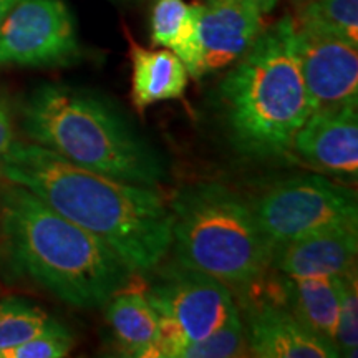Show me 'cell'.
Listing matches in <instances>:
<instances>
[{"label": "cell", "mask_w": 358, "mask_h": 358, "mask_svg": "<svg viewBox=\"0 0 358 358\" xmlns=\"http://www.w3.org/2000/svg\"><path fill=\"white\" fill-rule=\"evenodd\" d=\"M0 174L105 243L133 272L148 274L171 248L173 214L155 187L88 171L32 141H12Z\"/></svg>", "instance_id": "cell-1"}, {"label": "cell", "mask_w": 358, "mask_h": 358, "mask_svg": "<svg viewBox=\"0 0 358 358\" xmlns=\"http://www.w3.org/2000/svg\"><path fill=\"white\" fill-rule=\"evenodd\" d=\"M0 234L15 271L71 307L106 306L131 279L108 245L12 182L0 191Z\"/></svg>", "instance_id": "cell-2"}, {"label": "cell", "mask_w": 358, "mask_h": 358, "mask_svg": "<svg viewBox=\"0 0 358 358\" xmlns=\"http://www.w3.org/2000/svg\"><path fill=\"white\" fill-rule=\"evenodd\" d=\"M274 289L282 303L303 325L334 343L340 312L342 277H294L279 274Z\"/></svg>", "instance_id": "cell-14"}, {"label": "cell", "mask_w": 358, "mask_h": 358, "mask_svg": "<svg viewBox=\"0 0 358 358\" xmlns=\"http://www.w3.org/2000/svg\"><path fill=\"white\" fill-rule=\"evenodd\" d=\"M358 222L275 244L271 268L294 277L342 275L355 267Z\"/></svg>", "instance_id": "cell-13"}, {"label": "cell", "mask_w": 358, "mask_h": 358, "mask_svg": "<svg viewBox=\"0 0 358 358\" xmlns=\"http://www.w3.org/2000/svg\"><path fill=\"white\" fill-rule=\"evenodd\" d=\"M248 338L241 312L236 310L208 337L191 342L179 358H231L248 353Z\"/></svg>", "instance_id": "cell-19"}, {"label": "cell", "mask_w": 358, "mask_h": 358, "mask_svg": "<svg viewBox=\"0 0 358 358\" xmlns=\"http://www.w3.org/2000/svg\"><path fill=\"white\" fill-rule=\"evenodd\" d=\"M264 12L243 0H204L199 32L203 73H214L243 58L264 30Z\"/></svg>", "instance_id": "cell-12"}, {"label": "cell", "mask_w": 358, "mask_h": 358, "mask_svg": "<svg viewBox=\"0 0 358 358\" xmlns=\"http://www.w3.org/2000/svg\"><path fill=\"white\" fill-rule=\"evenodd\" d=\"M243 2L254 3V6H257L264 13H268V12L272 10V8L275 7L277 0H243Z\"/></svg>", "instance_id": "cell-25"}, {"label": "cell", "mask_w": 358, "mask_h": 358, "mask_svg": "<svg viewBox=\"0 0 358 358\" xmlns=\"http://www.w3.org/2000/svg\"><path fill=\"white\" fill-rule=\"evenodd\" d=\"M295 40L312 111L357 106L358 47L334 35L297 25Z\"/></svg>", "instance_id": "cell-9"}, {"label": "cell", "mask_w": 358, "mask_h": 358, "mask_svg": "<svg viewBox=\"0 0 358 358\" xmlns=\"http://www.w3.org/2000/svg\"><path fill=\"white\" fill-rule=\"evenodd\" d=\"M250 355L261 358H335L337 348L302 324L280 299H254L245 306Z\"/></svg>", "instance_id": "cell-10"}, {"label": "cell", "mask_w": 358, "mask_h": 358, "mask_svg": "<svg viewBox=\"0 0 358 358\" xmlns=\"http://www.w3.org/2000/svg\"><path fill=\"white\" fill-rule=\"evenodd\" d=\"M219 103L241 155L256 159L290 155L295 133L312 113L292 17L262 30L219 85Z\"/></svg>", "instance_id": "cell-3"}, {"label": "cell", "mask_w": 358, "mask_h": 358, "mask_svg": "<svg viewBox=\"0 0 358 358\" xmlns=\"http://www.w3.org/2000/svg\"><path fill=\"white\" fill-rule=\"evenodd\" d=\"M105 317L124 355L155 357L159 319L145 292L122 289L106 302Z\"/></svg>", "instance_id": "cell-16"}, {"label": "cell", "mask_w": 358, "mask_h": 358, "mask_svg": "<svg viewBox=\"0 0 358 358\" xmlns=\"http://www.w3.org/2000/svg\"><path fill=\"white\" fill-rule=\"evenodd\" d=\"M129 57L133 64L131 98L138 111L185 96L189 73L171 50H146L133 43Z\"/></svg>", "instance_id": "cell-15"}, {"label": "cell", "mask_w": 358, "mask_h": 358, "mask_svg": "<svg viewBox=\"0 0 358 358\" xmlns=\"http://www.w3.org/2000/svg\"><path fill=\"white\" fill-rule=\"evenodd\" d=\"M250 206L274 245L358 222L355 192L320 174H303L282 181Z\"/></svg>", "instance_id": "cell-7"}, {"label": "cell", "mask_w": 358, "mask_h": 358, "mask_svg": "<svg viewBox=\"0 0 358 358\" xmlns=\"http://www.w3.org/2000/svg\"><path fill=\"white\" fill-rule=\"evenodd\" d=\"M295 25L329 34L358 47V0H308Z\"/></svg>", "instance_id": "cell-17"}, {"label": "cell", "mask_w": 358, "mask_h": 358, "mask_svg": "<svg viewBox=\"0 0 358 358\" xmlns=\"http://www.w3.org/2000/svg\"><path fill=\"white\" fill-rule=\"evenodd\" d=\"M290 2H292L294 6L297 7V8H301L302 6H306V3L308 2V0H290Z\"/></svg>", "instance_id": "cell-26"}, {"label": "cell", "mask_w": 358, "mask_h": 358, "mask_svg": "<svg viewBox=\"0 0 358 358\" xmlns=\"http://www.w3.org/2000/svg\"><path fill=\"white\" fill-rule=\"evenodd\" d=\"M53 320L42 307L24 297L0 301V352L12 348L50 329Z\"/></svg>", "instance_id": "cell-18"}, {"label": "cell", "mask_w": 358, "mask_h": 358, "mask_svg": "<svg viewBox=\"0 0 358 358\" xmlns=\"http://www.w3.org/2000/svg\"><path fill=\"white\" fill-rule=\"evenodd\" d=\"M19 2L20 0H0V24H2L3 19H6L7 13L10 12Z\"/></svg>", "instance_id": "cell-24"}, {"label": "cell", "mask_w": 358, "mask_h": 358, "mask_svg": "<svg viewBox=\"0 0 358 358\" xmlns=\"http://www.w3.org/2000/svg\"><path fill=\"white\" fill-rule=\"evenodd\" d=\"M80 55L64 0H20L0 24V65H69Z\"/></svg>", "instance_id": "cell-8"}, {"label": "cell", "mask_w": 358, "mask_h": 358, "mask_svg": "<svg viewBox=\"0 0 358 358\" xmlns=\"http://www.w3.org/2000/svg\"><path fill=\"white\" fill-rule=\"evenodd\" d=\"M342 277V295H340V312L335 332V348L338 357H357L358 350V287L357 268L345 272Z\"/></svg>", "instance_id": "cell-20"}, {"label": "cell", "mask_w": 358, "mask_h": 358, "mask_svg": "<svg viewBox=\"0 0 358 358\" xmlns=\"http://www.w3.org/2000/svg\"><path fill=\"white\" fill-rule=\"evenodd\" d=\"M187 13L189 6L185 0H156L151 19L153 43L169 50L186 24Z\"/></svg>", "instance_id": "cell-22"}, {"label": "cell", "mask_w": 358, "mask_h": 358, "mask_svg": "<svg viewBox=\"0 0 358 358\" xmlns=\"http://www.w3.org/2000/svg\"><path fill=\"white\" fill-rule=\"evenodd\" d=\"M148 274L145 294L159 319L155 357L179 358L191 342L208 337L239 310L226 284L178 261Z\"/></svg>", "instance_id": "cell-6"}, {"label": "cell", "mask_w": 358, "mask_h": 358, "mask_svg": "<svg viewBox=\"0 0 358 358\" xmlns=\"http://www.w3.org/2000/svg\"><path fill=\"white\" fill-rule=\"evenodd\" d=\"M12 128L10 123H8V118L6 116V113L0 111V161H2L3 155L8 150L12 143Z\"/></svg>", "instance_id": "cell-23"}, {"label": "cell", "mask_w": 358, "mask_h": 358, "mask_svg": "<svg viewBox=\"0 0 358 358\" xmlns=\"http://www.w3.org/2000/svg\"><path fill=\"white\" fill-rule=\"evenodd\" d=\"M169 209L171 245L179 264L216 277L241 294L262 284L274 244L243 196L221 182H194L174 194Z\"/></svg>", "instance_id": "cell-5"}, {"label": "cell", "mask_w": 358, "mask_h": 358, "mask_svg": "<svg viewBox=\"0 0 358 358\" xmlns=\"http://www.w3.org/2000/svg\"><path fill=\"white\" fill-rule=\"evenodd\" d=\"M73 347V337L64 325L55 322L50 329L43 330L19 345L0 352V358H62Z\"/></svg>", "instance_id": "cell-21"}, {"label": "cell", "mask_w": 358, "mask_h": 358, "mask_svg": "<svg viewBox=\"0 0 358 358\" xmlns=\"http://www.w3.org/2000/svg\"><path fill=\"white\" fill-rule=\"evenodd\" d=\"M290 155L322 173L357 179V106L312 111L295 133Z\"/></svg>", "instance_id": "cell-11"}, {"label": "cell", "mask_w": 358, "mask_h": 358, "mask_svg": "<svg viewBox=\"0 0 358 358\" xmlns=\"http://www.w3.org/2000/svg\"><path fill=\"white\" fill-rule=\"evenodd\" d=\"M22 129L35 145L88 171L148 187L166 181L158 151L95 93L42 85L22 108Z\"/></svg>", "instance_id": "cell-4"}]
</instances>
